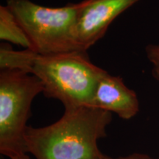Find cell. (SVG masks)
I'll return each mask as SVG.
<instances>
[{"instance_id": "cell-1", "label": "cell", "mask_w": 159, "mask_h": 159, "mask_svg": "<svg viewBox=\"0 0 159 159\" xmlns=\"http://www.w3.org/2000/svg\"><path fill=\"white\" fill-rule=\"evenodd\" d=\"M0 68L35 75L42 83L43 95L59 100L65 108L90 106L97 80L105 71L91 62L87 52L41 55L28 49L14 51L6 43L0 47Z\"/></svg>"}, {"instance_id": "cell-2", "label": "cell", "mask_w": 159, "mask_h": 159, "mask_svg": "<svg viewBox=\"0 0 159 159\" xmlns=\"http://www.w3.org/2000/svg\"><path fill=\"white\" fill-rule=\"evenodd\" d=\"M112 113L89 106L65 108L52 124L33 128L25 135L26 153L35 159H99V139L106 136Z\"/></svg>"}, {"instance_id": "cell-3", "label": "cell", "mask_w": 159, "mask_h": 159, "mask_svg": "<svg viewBox=\"0 0 159 159\" xmlns=\"http://www.w3.org/2000/svg\"><path fill=\"white\" fill-rule=\"evenodd\" d=\"M84 0L49 7L30 0H6L30 43L29 49L41 55L82 52L77 42V25Z\"/></svg>"}, {"instance_id": "cell-4", "label": "cell", "mask_w": 159, "mask_h": 159, "mask_svg": "<svg viewBox=\"0 0 159 159\" xmlns=\"http://www.w3.org/2000/svg\"><path fill=\"white\" fill-rule=\"evenodd\" d=\"M43 86L35 75L16 69L0 71V152L10 159L26 154L25 135L31 105Z\"/></svg>"}, {"instance_id": "cell-5", "label": "cell", "mask_w": 159, "mask_h": 159, "mask_svg": "<svg viewBox=\"0 0 159 159\" xmlns=\"http://www.w3.org/2000/svg\"><path fill=\"white\" fill-rule=\"evenodd\" d=\"M139 0H84L77 25V42L87 50L104 36L109 26Z\"/></svg>"}, {"instance_id": "cell-6", "label": "cell", "mask_w": 159, "mask_h": 159, "mask_svg": "<svg viewBox=\"0 0 159 159\" xmlns=\"http://www.w3.org/2000/svg\"><path fill=\"white\" fill-rule=\"evenodd\" d=\"M89 107L130 119L138 114L139 101L136 92L125 84L122 77L111 75L105 70L97 80Z\"/></svg>"}, {"instance_id": "cell-7", "label": "cell", "mask_w": 159, "mask_h": 159, "mask_svg": "<svg viewBox=\"0 0 159 159\" xmlns=\"http://www.w3.org/2000/svg\"><path fill=\"white\" fill-rule=\"evenodd\" d=\"M0 39L21 46L25 49L30 48V43L25 32L6 5L0 6Z\"/></svg>"}, {"instance_id": "cell-8", "label": "cell", "mask_w": 159, "mask_h": 159, "mask_svg": "<svg viewBox=\"0 0 159 159\" xmlns=\"http://www.w3.org/2000/svg\"><path fill=\"white\" fill-rule=\"evenodd\" d=\"M145 49L147 57L152 65V76L159 81V45L149 44Z\"/></svg>"}, {"instance_id": "cell-9", "label": "cell", "mask_w": 159, "mask_h": 159, "mask_svg": "<svg viewBox=\"0 0 159 159\" xmlns=\"http://www.w3.org/2000/svg\"><path fill=\"white\" fill-rule=\"evenodd\" d=\"M99 159H158L156 158H152L147 154L139 153V152H135L127 156L118 157V158H113V157L106 156L105 154H102Z\"/></svg>"}, {"instance_id": "cell-10", "label": "cell", "mask_w": 159, "mask_h": 159, "mask_svg": "<svg viewBox=\"0 0 159 159\" xmlns=\"http://www.w3.org/2000/svg\"><path fill=\"white\" fill-rule=\"evenodd\" d=\"M16 159H30V156H27V153H26V154L21 155V156H20L19 157H18Z\"/></svg>"}]
</instances>
